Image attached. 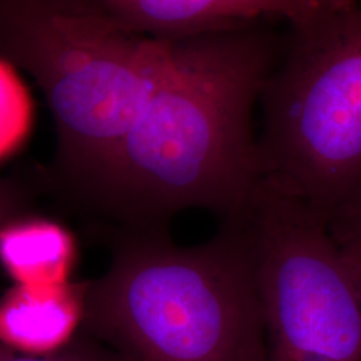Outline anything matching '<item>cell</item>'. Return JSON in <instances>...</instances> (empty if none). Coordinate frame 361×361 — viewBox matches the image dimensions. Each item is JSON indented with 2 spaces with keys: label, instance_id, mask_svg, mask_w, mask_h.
I'll list each match as a JSON object with an SVG mask.
<instances>
[{
  "label": "cell",
  "instance_id": "cell-5",
  "mask_svg": "<svg viewBox=\"0 0 361 361\" xmlns=\"http://www.w3.org/2000/svg\"><path fill=\"white\" fill-rule=\"evenodd\" d=\"M237 219L255 262L267 361H361V276L326 219L269 178Z\"/></svg>",
  "mask_w": 361,
  "mask_h": 361
},
{
  "label": "cell",
  "instance_id": "cell-7",
  "mask_svg": "<svg viewBox=\"0 0 361 361\" xmlns=\"http://www.w3.org/2000/svg\"><path fill=\"white\" fill-rule=\"evenodd\" d=\"M87 284H15L0 297V345L27 356L67 348L83 326Z\"/></svg>",
  "mask_w": 361,
  "mask_h": 361
},
{
  "label": "cell",
  "instance_id": "cell-11",
  "mask_svg": "<svg viewBox=\"0 0 361 361\" xmlns=\"http://www.w3.org/2000/svg\"><path fill=\"white\" fill-rule=\"evenodd\" d=\"M0 361H128L104 343L82 334L58 353L49 356H27L0 345Z\"/></svg>",
  "mask_w": 361,
  "mask_h": 361
},
{
  "label": "cell",
  "instance_id": "cell-9",
  "mask_svg": "<svg viewBox=\"0 0 361 361\" xmlns=\"http://www.w3.org/2000/svg\"><path fill=\"white\" fill-rule=\"evenodd\" d=\"M32 123V102L11 62L0 58V161L27 140Z\"/></svg>",
  "mask_w": 361,
  "mask_h": 361
},
{
  "label": "cell",
  "instance_id": "cell-10",
  "mask_svg": "<svg viewBox=\"0 0 361 361\" xmlns=\"http://www.w3.org/2000/svg\"><path fill=\"white\" fill-rule=\"evenodd\" d=\"M326 228L340 253L361 276V190L329 214Z\"/></svg>",
  "mask_w": 361,
  "mask_h": 361
},
{
  "label": "cell",
  "instance_id": "cell-1",
  "mask_svg": "<svg viewBox=\"0 0 361 361\" xmlns=\"http://www.w3.org/2000/svg\"><path fill=\"white\" fill-rule=\"evenodd\" d=\"M271 27L171 42L141 116L86 192L126 231L166 232L204 209L241 216L262 170L253 111L284 52Z\"/></svg>",
  "mask_w": 361,
  "mask_h": 361
},
{
  "label": "cell",
  "instance_id": "cell-6",
  "mask_svg": "<svg viewBox=\"0 0 361 361\" xmlns=\"http://www.w3.org/2000/svg\"><path fill=\"white\" fill-rule=\"evenodd\" d=\"M332 0H104L98 8L119 30L165 42L226 35L288 23L300 26Z\"/></svg>",
  "mask_w": 361,
  "mask_h": 361
},
{
  "label": "cell",
  "instance_id": "cell-12",
  "mask_svg": "<svg viewBox=\"0 0 361 361\" xmlns=\"http://www.w3.org/2000/svg\"><path fill=\"white\" fill-rule=\"evenodd\" d=\"M13 207H13V197L8 192V189L0 185V228L10 219H15Z\"/></svg>",
  "mask_w": 361,
  "mask_h": 361
},
{
  "label": "cell",
  "instance_id": "cell-8",
  "mask_svg": "<svg viewBox=\"0 0 361 361\" xmlns=\"http://www.w3.org/2000/svg\"><path fill=\"white\" fill-rule=\"evenodd\" d=\"M77 257L73 234L50 219L15 217L0 228V264L16 285L70 283Z\"/></svg>",
  "mask_w": 361,
  "mask_h": 361
},
{
  "label": "cell",
  "instance_id": "cell-2",
  "mask_svg": "<svg viewBox=\"0 0 361 361\" xmlns=\"http://www.w3.org/2000/svg\"><path fill=\"white\" fill-rule=\"evenodd\" d=\"M116 237L89 281L85 334L128 361H267L250 245L238 219L195 246L168 232Z\"/></svg>",
  "mask_w": 361,
  "mask_h": 361
},
{
  "label": "cell",
  "instance_id": "cell-4",
  "mask_svg": "<svg viewBox=\"0 0 361 361\" xmlns=\"http://www.w3.org/2000/svg\"><path fill=\"white\" fill-rule=\"evenodd\" d=\"M262 178L324 219L361 190V3L290 28L261 92Z\"/></svg>",
  "mask_w": 361,
  "mask_h": 361
},
{
  "label": "cell",
  "instance_id": "cell-3",
  "mask_svg": "<svg viewBox=\"0 0 361 361\" xmlns=\"http://www.w3.org/2000/svg\"><path fill=\"white\" fill-rule=\"evenodd\" d=\"M170 47L116 28L97 1L0 3V52L42 87L61 161L85 190L153 97Z\"/></svg>",
  "mask_w": 361,
  "mask_h": 361
}]
</instances>
